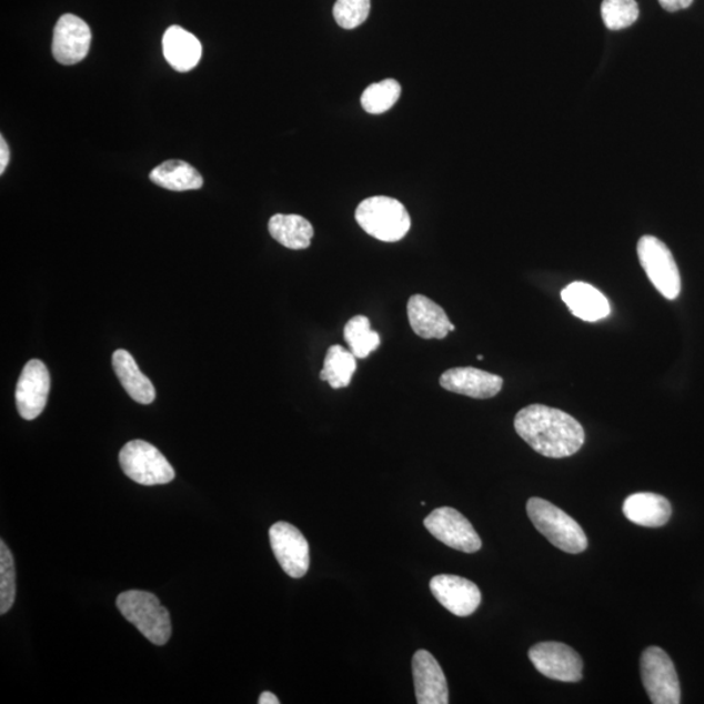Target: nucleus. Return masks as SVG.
<instances>
[{
  "label": "nucleus",
  "mask_w": 704,
  "mask_h": 704,
  "mask_svg": "<svg viewBox=\"0 0 704 704\" xmlns=\"http://www.w3.org/2000/svg\"><path fill=\"white\" fill-rule=\"evenodd\" d=\"M514 429L519 436L549 459H566L581 451L583 426L572 415L544 404H530L515 415Z\"/></svg>",
  "instance_id": "obj_1"
},
{
  "label": "nucleus",
  "mask_w": 704,
  "mask_h": 704,
  "mask_svg": "<svg viewBox=\"0 0 704 704\" xmlns=\"http://www.w3.org/2000/svg\"><path fill=\"white\" fill-rule=\"evenodd\" d=\"M527 514L539 533L549 539L559 550L573 554L587 550V536L580 524L550 501L530 499Z\"/></svg>",
  "instance_id": "obj_2"
},
{
  "label": "nucleus",
  "mask_w": 704,
  "mask_h": 704,
  "mask_svg": "<svg viewBox=\"0 0 704 704\" xmlns=\"http://www.w3.org/2000/svg\"><path fill=\"white\" fill-rule=\"evenodd\" d=\"M118 610L127 621L157 646L167 644L171 636L170 613L159 597L145 591H125L117 599Z\"/></svg>",
  "instance_id": "obj_3"
},
{
  "label": "nucleus",
  "mask_w": 704,
  "mask_h": 704,
  "mask_svg": "<svg viewBox=\"0 0 704 704\" xmlns=\"http://www.w3.org/2000/svg\"><path fill=\"white\" fill-rule=\"evenodd\" d=\"M355 219L366 234L381 242H400L411 228L410 214L399 200L374 197L359 204Z\"/></svg>",
  "instance_id": "obj_4"
},
{
  "label": "nucleus",
  "mask_w": 704,
  "mask_h": 704,
  "mask_svg": "<svg viewBox=\"0 0 704 704\" xmlns=\"http://www.w3.org/2000/svg\"><path fill=\"white\" fill-rule=\"evenodd\" d=\"M123 473L141 485H160L174 481L175 471L159 449L142 440L127 443L119 453Z\"/></svg>",
  "instance_id": "obj_5"
},
{
  "label": "nucleus",
  "mask_w": 704,
  "mask_h": 704,
  "mask_svg": "<svg viewBox=\"0 0 704 704\" xmlns=\"http://www.w3.org/2000/svg\"><path fill=\"white\" fill-rule=\"evenodd\" d=\"M643 271L661 294L674 301L681 294V275L668 247L661 239L644 235L636 247Z\"/></svg>",
  "instance_id": "obj_6"
},
{
  "label": "nucleus",
  "mask_w": 704,
  "mask_h": 704,
  "mask_svg": "<svg viewBox=\"0 0 704 704\" xmlns=\"http://www.w3.org/2000/svg\"><path fill=\"white\" fill-rule=\"evenodd\" d=\"M644 688L654 704H680L681 688L676 668L661 647H648L641 657Z\"/></svg>",
  "instance_id": "obj_7"
},
{
  "label": "nucleus",
  "mask_w": 704,
  "mask_h": 704,
  "mask_svg": "<svg viewBox=\"0 0 704 704\" xmlns=\"http://www.w3.org/2000/svg\"><path fill=\"white\" fill-rule=\"evenodd\" d=\"M424 526L438 541L453 550L475 553L482 549V539L473 524L453 507L436 509L426 516Z\"/></svg>",
  "instance_id": "obj_8"
},
{
  "label": "nucleus",
  "mask_w": 704,
  "mask_h": 704,
  "mask_svg": "<svg viewBox=\"0 0 704 704\" xmlns=\"http://www.w3.org/2000/svg\"><path fill=\"white\" fill-rule=\"evenodd\" d=\"M531 663L543 676L563 681V683H579L582 680L583 662L579 653L567 644L559 642H542L529 651Z\"/></svg>",
  "instance_id": "obj_9"
},
{
  "label": "nucleus",
  "mask_w": 704,
  "mask_h": 704,
  "mask_svg": "<svg viewBox=\"0 0 704 704\" xmlns=\"http://www.w3.org/2000/svg\"><path fill=\"white\" fill-rule=\"evenodd\" d=\"M276 561L291 579H303L310 569V544L295 526L276 522L269 531Z\"/></svg>",
  "instance_id": "obj_10"
},
{
  "label": "nucleus",
  "mask_w": 704,
  "mask_h": 704,
  "mask_svg": "<svg viewBox=\"0 0 704 704\" xmlns=\"http://www.w3.org/2000/svg\"><path fill=\"white\" fill-rule=\"evenodd\" d=\"M92 32L87 22L72 13L58 20L52 39V56L63 66H73L87 58Z\"/></svg>",
  "instance_id": "obj_11"
},
{
  "label": "nucleus",
  "mask_w": 704,
  "mask_h": 704,
  "mask_svg": "<svg viewBox=\"0 0 704 704\" xmlns=\"http://www.w3.org/2000/svg\"><path fill=\"white\" fill-rule=\"evenodd\" d=\"M50 392V373L41 361L32 359L20 374L17 394L19 414L26 421H33L42 414L47 408Z\"/></svg>",
  "instance_id": "obj_12"
},
{
  "label": "nucleus",
  "mask_w": 704,
  "mask_h": 704,
  "mask_svg": "<svg viewBox=\"0 0 704 704\" xmlns=\"http://www.w3.org/2000/svg\"><path fill=\"white\" fill-rule=\"evenodd\" d=\"M430 587L436 601L459 617L470 616L482 603L481 590L476 584L459 575L433 576Z\"/></svg>",
  "instance_id": "obj_13"
},
{
  "label": "nucleus",
  "mask_w": 704,
  "mask_h": 704,
  "mask_svg": "<svg viewBox=\"0 0 704 704\" xmlns=\"http://www.w3.org/2000/svg\"><path fill=\"white\" fill-rule=\"evenodd\" d=\"M440 385L447 392L471 396L475 400H489L496 396L503 389L504 380L490 372L460 366L443 373Z\"/></svg>",
  "instance_id": "obj_14"
},
{
  "label": "nucleus",
  "mask_w": 704,
  "mask_h": 704,
  "mask_svg": "<svg viewBox=\"0 0 704 704\" xmlns=\"http://www.w3.org/2000/svg\"><path fill=\"white\" fill-rule=\"evenodd\" d=\"M413 676L419 704H447L446 677L429 651L419 650L413 657Z\"/></svg>",
  "instance_id": "obj_15"
},
{
  "label": "nucleus",
  "mask_w": 704,
  "mask_h": 704,
  "mask_svg": "<svg viewBox=\"0 0 704 704\" xmlns=\"http://www.w3.org/2000/svg\"><path fill=\"white\" fill-rule=\"evenodd\" d=\"M411 329L424 340H444L452 322L438 303L424 295H414L408 303Z\"/></svg>",
  "instance_id": "obj_16"
},
{
  "label": "nucleus",
  "mask_w": 704,
  "mask_h": 704,
  "mask_svg": "<svg viewBox=\"0 0 704 704\" xmlns=\"http://www.w3.org/2000/svg\"><path fill=\"white\" fill-rule=\"evenodd\" d=\"M561 298L575 318L587 322L603 320L611 313V305L601 291L584 282H573L561 291Z\"/></svg>",
  "instance_id": "obj_17"
},
{
  "label": "nucleus",
  "mask_w": 704,
  "mask_h": 704,
  "mask_svg": "<svg viewBox=\"0 0 704 704\" xmlns=\"http://www.w3.org/2000/svg\"><path fill=\"white\" fill-rule=\"evenodd\" d=\"M163 56L178 72H189L200 62L201 42L192 33L178 26H172L162 39Z\"/></svg>",
  "instance_id": "obj_18"
},
{
  "label": "nucleus",
  "mask_w": 704,
  "mask_h": 704,
  "mask_svg": "<svg viewBox=\"0 0 704 704\" xmlns=\"http://www.w3.org/2000/svg\"><path fill=\"white\" fill-rule=\"evenodd\" d=\"M624 514L626 519L643 527H662L668 523L672 515L670 501L661 494L642 492L634 493L625 500Z\"/></svg>",
  "instance_id": "obj_19"
},
{
  "label": "nucleus",
  "mask_w": 704,
  "mask_h": 704,
  "mask_svg": "<svg viewBox=\"0 0 704 704\" xmlns=\"http://www.w3.org/2000/svg\"><path fill=\"white\" fill-rule=\"evenodd\" d=\"M112 369L133 401L151 404L155 400V389L152 381L140 371L137 361L129 351L117 350L114 352Z\"/></svg>",
  "instance_id": "obj_20"
},
{
  "label": "nucleus",
  "mask_w": 704,
  "mask_h": 704,
  "mask_svg": "<svg viewBox=\"0 0 704 704\" xmlns=\"http://www.w3.org/2000/svg\"><path fill=\"white\" fill-rule=\"evenodd\" d=\"M269 232L276 242L289 250L309 249L313 238L312 224L298 214L273 215L269 221Z\"/></svg>",
  "instance_id": "obj_21"
},
{
  "label": "nucleus",
  "mask_w": 704,
  "mask_h": 704,
  "mask_svg": "<svg viewBox=\"0 0 704 704\" xmlns=\"http://www.w3.org/2000/svg\"><path fill=\"white\" fill-rule=\"evenodd\" d=\"M151 181L174 192L200 190L204 184L200 172L184 161H167L152 170Z\"/></svg>",
  "instance_id": "obj_22"
},
{
  "label": "nucleus",
  "mask_w": 704,
  "mask_h": 704,
  "mask_svg": "<svg viewBox=\"0 0 704 704\" xmlns=\"http://www.w3.org/2000/svg\"><path fill=\"white\" fill-rule=\"evenodd\" d=\"M356 359L351 351L342 348L341 344H334L326 352L320 379L326 381L333 389L348 388L356 371Z\"/></svg>",
  "instance_id": "obj_23"
},
{
  "label": "nucleus",
  "mask_w": 704,
  "mask_h": 704,
  "mask_svg": "<svg viewBox=\"0 0 704 704\" xmlns=\"http://www.w3.org/2000/svg\"><path fill=\"white\" fill-rule=\"evenodd\" d=\"M343 336L352 354L358 359L369 358L381 344L380 334L372 331L369 318L362 314L349 320L344 326Z\"/></svg>",
  "instance_id": "obj_24"
},
{
  "label": "nucleus",
  "mask_w": 704,
  "mask_h": 704,
  "mask_svg": "<svg viewBox=\"0 0 704 704\" xmlns=\"http://www.w3.org/2000/svg\"><path fill=\"white\" fill-rule=\"evenodd\" d=\"M402 88L399 81L386 79L372 84L362 94V107L370 114L379 115L392 109L399 101Z\"/></svg>",
  "instance_id": "obj_25"
},
{
  "label": "nucleus",
  "mask_w": 704,
  "mask_h": 704,
  "mask_svg": "<svg viewBox=\"0 0 704 704\" xmlns=\"http://www.w3.org/2000/svg\"><path fill=\"white\" fill-rule=\"evenodd\" d=\"M602 18L611 31H621L638 20V3L635 0H603Z\"/></svg>",
  "instance_id": "obj_26"
},
{
  "label": "nucleus",
  "mask_w": 704,
  "mask_h": 704,
  "mask_svg": "<svg viewBox=\"0 0 704 704\" xmlns=\"http://www.w3.org/2000/svg\"><path fill=\"white\" fill-rule=\"evenodd\" d=\"M17 597V571L9 546L0 542V613L6 614L12 609Z\"/></svg>",
  "instance_id": "obj_27"
},
{
  "label": "nucleus",
  "mask_w": 704,
  "mask_h": 704,
  "mask_svg": "<svg viewBox=\"0 0 704 704\" xmlns=\"http://www.w3.org/2000/svg\"><path fill=\"white\" fill-rule=\"evenodd\" d=\"M370 11L371 0H336L333 14L341 28L354 29L363 24Z\"/></svg>",
  "instance_id": "obj_28"
},
{
  "label": "nucleus",
  "mask_w": 704,
  "mask_h": 704,
  "mask_svg": "<svg viewBox=\"0 0 704 704\" xmlns=\"http://www.w3.org/2000/svg\"><path fill=\"white\" fill-rule=\"evenodd\" d=\"M663 9L668 12H677L687 9L693 3V0H658Z\"/></svg>",
  "instance_id": "obj_29"
},
{
  "label": "nucleus",
  "mask_w": 704,
  "mask_h": 704,
  "mask_svg": "<svg viewBox=\"0 0 704 704\" xmlns=\"http://www.w3.org/2000/svg\"><path fill=\"white\" fill-rule=\"evenodd\" d=\"M10 161V149L7 145L4 138H0V174H3L7 164Z\"/></svg>",
  "instance_id": "obj_30"
},
{
  "label": "nucleus",
  "mask_w": 704,
  "mask_h": 704,
  "mask_svg": "<svg viewBox=\"0 0 704 704\" xmlns=\"http://www.w3.org/2000/svg\"><path fill=\"white\" fill-rule=\"evenodd\" d=\"M280 700L271 692H264L260 695L259 704H280Z\"/></svg>",
  "instance_id": "obj_31"
},
{
  "label": "nucleus",
  "mask_w": 704,
  "mask_h": 704,
  "mask_svg": "<svg viewBox=\"0 0 704 704\" xmlns=\"http://www.w3.org/2000/svg\"><path fill=\"white\" fill-rule=\"evenodd\" d=\"M479 361H483V355H477Z\"/></svg>",
  "instance_id": "obj_32"
}]
</instances>
